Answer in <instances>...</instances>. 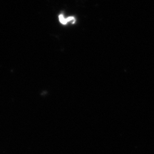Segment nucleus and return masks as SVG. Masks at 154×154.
I'll return each instance as SVG.
<instances>
[{"instance_id":"f257e3e1","label":"nucleus","mask_w":154,"mask_h":154,"mask_svg":"<svg viewBox=\"0 0 154 154\" xmlns=\"http://www.w3.org/2000/svg\"><path fill=\"white\" fill-rule=\"evenodd\" d=\"M59 22H61V24L63 25H66L69 24L70 22L72 23V24H74L75 22H76V19H75L74 17H69L66 18L63 14H61L59 15Z\"/></svg>"}]
</instances>
